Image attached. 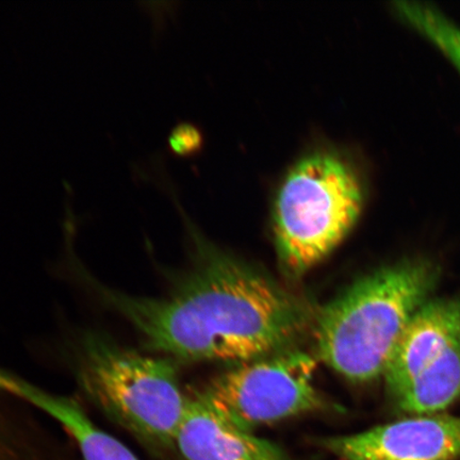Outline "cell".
Segmentation results:
<instances>
[{"label": "cell", "instance_id": "cell-1", "mask_svg": "<svg viewBox=\"0 0 460 460\" xmlns=\"http://www.w3.org/2000/svg\"><path fill=\"white\" fill-rule=\"evenodd\" d=\"M77 272L135 330L144 352L174 361L266 358L295 347L315 322L303 298L227 257L205 259L159 297L132 296L84 268Z\"/></svg>", "mask_w": 460, "mask_h": 460}, {"label": "cell", "instance_id": "cell-2", "mask_svg": "<svg viewBox=\"0 0 460 460\" xmlns=\"http://www.w3.org/2000/svg\"><path fill=\"white\" fill-rule=\"evenodd\" d=\"M440 270L424 258L365 276L316 314V354L354 383L384 376L408 323L431 298Z\"/></svg>", "mask_w": 460, "mask_h": 460}, {"label": "cell", "instance_id": "cell-3", "mask_svg": "<svg viewBox=\"0 0 460 460\" xmlns=\"http://www.w3.org/2000/svg\"><path fill=\"white\" fill-rule=\"evenodd\" d=\"M70 358L79 389L97 410L148 450H175L188 395L174 360L95 330L80 333Z\"/></svg>", "mask_w": 460, "mask_h": 460}, {"label": "cell", "instance_id": "cell-4", "mask_svg": "<svg viewBox=\"0 0 460 460\" xmlns=\"http://www.w3.org/2000/svg\"><path fill=\"white\" fill-rule=\"evenodd\" d=\"M364 204L352 164L341 155H307L284 178L276 193L274 232L285 269L300 276L341 243Z\"/></svg>", "mask_w": 460, "mask_h": 460}, {"label": "cell", "instance_id": "cell-5", "mask_svg": "<svg viewBox=\"0 0 460 460\" xmlns=\"http://www.w3.org/2000/svg\"><path fill=\"white\" fill-rule=\"evenodd\" d=\"M315 369L314 356L292 348L243 362L197 394L218 415L252 430L323 410L325 401L314 383Z\"/></svg>", "mask_w": 460, "mask_h": 460}, {"label": "cell", "instance_id": "cell-6", "mask_svg": "<svg viewBox=\"0 0 460 460\" xmlns=\"http://www.w3.org/2000/svg\"><path fill=\"white\" fill-rule=\"evenodd\" d=\"M316 444L341 460H454L460 457V417L416 416Z\"/></svg>", "mask_w": 460, "mask_h": 460}, {"label": "cell", "instance_id": "cell-7", "mask_svg": "<svg viewBox=\"0 0 460 460\" xmlns=\"http://www.w3.org/2000/svg\"><path fill=\"white\" fill-rule=\"evenodd\" d=\"M460 337V300L431 297L412 316L402 332L384 376L394 396Z\"/></svg>", "mask_w": 460, "mask_h": 460}, {"label": "cell", "instance_id": "cell-8", "mask_svg": "<svg viewBox=\"0 0 460 460\" xmlns=\"http://www.w3.org/2000/svg\"><path fill=\"white\" fill-rule=\"evenodd\" d=\"M175 450L186 460H287L278 446L218 415L197 393L188 395Z\"/></svg>", "mask_w": 460, "mask_h": 460}, {"label": "cell", "instance_id": "cell-9", "mask_svg": "<svg viewBox=\"0 0 460 460\" xmlns=\"http://www.w3.org/2000/svg\"><path fill=\"white\" fill-rule=\"evenodd\" d=\"M0 393L25 401L53 418L76 442L84 460H140L122 442L97 427L71 396L49 393L3 367Z\"/></svg>", "mask_w": 460, "mask_h": 460}, {"label": "cell", "instance_id": "cell-10", "mask_svg": "<svg viewBox=\"0 0 460 460\" xmlns=\"http://www.w3.org/2000/svg\"><path fill=\"white\" fill-rule=\"evenodd\" d=\"M460 398V337L394 396L402 412L438 415Z\"/></svg>", "mask_w": 460, "mask_h": 460}, {"label": "cell", "instance_id": "cell-11", "mask_svg": "<svg viewBox=\"0 0 460 460\" xmlns=\"http://www.w3.org/2000/svg\"><path fill=\"white\" fill-rule=\"evenodd\" d=\"M395 13L402 21L434 44L460 74V27L428 4L399 2Z\"/></svg>", "mask_w": 460, "mask_h": 460}, {"label": "cell", "instance_id": "cell-12", "mask_svg": "<svg viewBox=\"0 0 460 460\" xmlns=\"http://www.w3.org/2000/svg\"><path fill=\"white\" fill-rule=\"evenodd\" d=\"M201 146V135L195 126L181 123L175 126L168 137V146L172 154L180 157H189L197 153Z\"/></svg>", "mask_w": 460, "mask_h": 460}]
</instances>
